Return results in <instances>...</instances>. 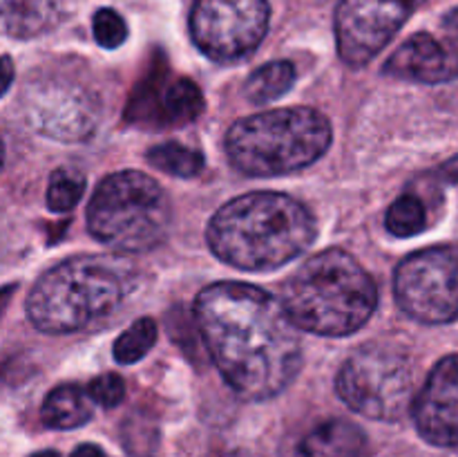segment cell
I'll list each match as a JSON object with an SVG mask.
<instances>
[{"label":"cell","mask_w":458,"mask_h":457,"mask_svg":"<svg viewBox=\"0 0 458 457\" xmlns=\"http://www.w3.org/2000/svg\"><path fill=\"white\" fill-rule=\"evenodd\" d=\"M31 457H61V455H58L56 451H38V453H34Z\"/></svg>","instance_id":"obj_28"},{"label":"cell","mask_w":458,"mask_h":457,"mask_svg":"<svg viewBox=\"0 0 458 457\" xmlns=\"http://www.w3.org/2000/svg\"><path fill=\"white\" fill-rule=\"evenodd\" d=\"M213 457H237V455H213Z\"/></svg>","instance_id":"obj_30"},{"label":"cell","mask_w":458,"mask_h":457,"mask_svg":"<svg viewBox=\"0 0 458 457\" xmlns=\"http://www.w3.org/2000/svg\"><path fill=\"white\" fill-rule=\"evenodd\" d=\"M13 63L12 58L4 56V54H0V97H4L7 94V90L12 88L13 83Z\"/></svg>","instance_id":"obj_26"},{"label":"cell","mask_w":458,"mask_h":457,"mask_svg":"<svg viewBox=\"0 0 458 457\" xmlns=\"http://www.w3.org/2000/svg\"><path fill=\"white\" fill-rule=\"evenodd\" d=\"M63 0H0V36L36 39L58 25Z\"/></svg>","instance_id":"obj_16"},{"label":"cell","mask_w":458,"mask_h":457,"mask_svg":"<svg viewBox=\"0 0 458 457\" xmlns=\"http://www.w3.org/2000/svg\"><path fill=\"white\" fill-rule=\"evenodd\" d=\"M85 392H88L89 401L98 403V406L116 408L125 397V381L114 372H106V375L94 376Z\"/></svg>","instance_id":"obj_24"},{"label":"cell","mask_w":458,"mask_h":457,"mask_svg":"<svg viewBox=\"0 0 458 457\" xmlns=\"http://www.w3.org/2000/svg\"><path fill=\"white\" fill-rule=\"evenodd\" d=\"M132 260L88 254L63 260L38 278L27 296V318L47 334H72L107 321L137 289Z\"/></svg>","instance_id":"obj_3"},{"label":"cell","mask_w":458,"mask_h":457,"mask_svg":"<svg viewBox=\"0 0 458 457\" xmlns=\"http://www.w3.org/2000/svg\"><path fill=\"white\" fill-rule=\"evenodd\" d=\"M335 392L358 415L398 421L416 397L410 354L389 343H365L353 349L335 376Z\"/></svg>","instance_id":"obj_7"},{"label":"cell","mask_w":458,"mask_h":457,"mask_svg":"<svg viewBox=\"0 0 458 457\" xmlns=\"http://www.w3.org/2000/svg\"><path fill=\"white\" fill-rule=\"evenodd\" d=\"M92 31L97 43L106 49L121 47V45L125 43V39H128V25H125L123 16L110 7L98 9V12L94 13Z\"/></svg>","instance_id":"obj_23"},{"label":"cell","mask_w":458,"mask_h":457,"mask_svg":"<svg viewBox=\"0 0 458 457\" xmlns=\"http://www.w3.org/2000/svg\"><path fill=\"white\" fill-rule=\"evenodd\" d=\"M403 312L425 325L458 318V246H429L407 255L394 276Z\"/></svg>","instance_id":"obj_8"},{"label":"cell","mask_w":458,"mask_h":457,"mask_svg":"<svg viewBox=\"0 0 458 457\" xmlns=\"http://www.w3.org/2000/svg\"><path fill=\"white\" fill-rule=\"evenodd\" d=\"M30 124L58 142H83L98 124V101L70 81H45L30 88Z\"/></svg>","instance_id":"obj_11"},{"label":"cell","mask_w":458,"mask_h":457,"mask_svg":"<svg viewBox=\"0 0 458 457\" xmlns=\"http://www.w3.org/2000/svg\"><path fill=\"white\" fill-rule=\"evenodd\" d=\"M4 164V146H3V139H0V170H3Z\"/></svg>","instance_id":"obj_29"},{"label":"cell","mask_w":458,"mask_h":457,"mask_svg":"<svg viewBox=\"0 0 458 457\" xmlns=\"http://www.w3.org/2000/svg\"><path fill=\"white\" fill-rule=\"evenodd\" d=\"M441 27H443L441 40L447 45V49H450V52L458 58V7L445 13Z\"/></svg>","instance_id":"obj_25"},{"label":"cell","mask_w":458,"mask_h":457,"mask_svg":"<svg viewBox=\"0 0 458 457\" xmlns=\"http://www.w3.org/2000/svg\"><path fill=\"white\" fill-rule=\"evenodd\" d=\"M385 74L425 85L447 83L458 76V58L441 39L419 31L389 56Z\"/></svg>","instance_id":"obj_14"},{"label":"cell","mask_w":458,"mask_h":457,"mask_svg":"<svg viewBox=\"0 0 458 457\" xmlns=\"http://www.w3.org/2000/svg\"><path fill=\"white\" fill-rule=\"evenodd\" d=\"M268 21V0H195L191 36L201 54L217 63H231L259 47Z\"/></svg>","instance_id":"obj_9"},{"label":"cell","mask_w":458,"mask_h":457,"mask_svg":"<svg viewBox=\"0 0 458 457\" xmlns=\"http://www.w3.org/2000/svg\"><path fill=\"white\" fill-rule=\"evenodd\" d=\"M282 305L298 330L349 336L374 316L378 287L349 251L334 246L311 255L286 280Z\"/></svg>","instance_id":"obj_4"},{"label":"cell","mask_w":458,"mask_h":457,"mask_svg":"<svg viewBox=\"0 0 458 457\" xmlns=\"http://www.w3.org/2000/svg\"><path fill=\"white\" fill-rule=\"evenodd\" d=\"M385 227L396 237L419 236L428 227V211H425V204L419 197L411 195V193H405V195H401L389 206L387 215H385Z\"/></svg>","instance_id":"obj_21"},{"label":"cell","mask_w":458,"mask_h":457,"mask_svg":"<svg viewBox=\"0 0 458 457\" xmlns=\"http://www.w3.org/2000/svg\"><path fill=\"white\" fill-rule=\"evenodd\" d=\"M85 193L83 173L74 168H58L49 175L47 182V206L54 213H67L81 202Z\"/></svg>","instance_id":"obj_22"},{"label":"cell","mask_w":458,"mask_h":457,"mask_svg":"<svg viewBox=\"0 0 458 457\" xmlns=\"http://www.w3.org/2000/svg\"><path fill=\"white\" fill-rule=\"evenodd\" d=\"M173 204L164 186L139 170L112 173L88 204L94 240L121 254H146L168 237Z\"/></svg>","instance_id":"obj_6"},{"label":"cell","mask_w":458,"mask_h":457,"mask_svg":"<svg viewBox=\"0 0 458 457\" xmlns=\"http://www.w3.org/2000/svg\"><path fill=\"white\" fill-rule=\"evenodd\" d=\"M311 211L284 193L255 191L224 204L208 222L210 251L244 272H273L316 240Z\"/></svg>","instance_id":"obj_2"},{"label":"cell","mask_w":458,"mask_h":457,"mask_svg":"<svg viewBox=\"0 0 458 457\" xmlns=\"http://www.w3.org/2000/svg\"><path fill=\"white\" fill-rule=\"evenodd\" d=\"M210 361L244 401L284 392L302 370V339L282 300L246 282H215L195 298Z\"/></svg>","instance_id":"obj_1"},{"label":"cell","mask_w":458,"mask_h":457,"mask_svg":"<svg viewBox=\"0 0 458 457\" xmlns=\"http://www.w3.org/2000/svg\"><path fill=\"white\" fill-rule=\"evenodd\" d=\"M157 343V323L150 316L137 318L125 332H121L119 339L114 341V358L123 366L137 363L155 348Z\"/></svg>","instance_id":"obj_20"},{"label":"cell","mask_w":458,"mask_h":457,"mask_svg":"<svg viewBox=\"0 0 458 457\" xmlns=\"http://www.w3.org/2000/svg\"><path fill=\"white\" fill-rule=\"evenodd\" d=\"M416 428L432 446L458 444V354L441 358L411 403Z\"/></svg>","instance_id":"obj_12"},{"label":"cell","mask_w":458,"mask_h":457,"mask_svg":"<svg viewBox=\"0 0 458 457\" xmlns=\"http://www.w3.org/2000/svg\"><path fill=\"white\" fill-rule=\"evenodd\" d=\"M148 161L161 173L174 175V177H197L204 170V157L199 151L183 146L179 142H165L152 146L148 151Z\"/></svg>","instance_id":"obj_19"},{"label":"cell","mask_w":458,"mask_h":457,"mask_svg":"<svg viewBox=\"0 0 458 457\" xmlns=\"http://www.w3.org/2000/svg\"><path fill=\"white\" fill-rule=\"evenodd\" d=\"M70 457H107L103 448H98L97 444H81V446L74 448Z\"/></svg>","instance_id":"obj_27"},{"label":"cell","mask_w":458,"mask_h":457,"mask_svg":"<svg viewBox=\"0 0 458 457\" xmlns=\"http://www.w3.org/2000/svg\"><path fill=\"white\" fill-rule=\"evenodd\" d=\"M365 433L347 419H327L298 439L286 457H362Z\"/></svg>","instance_id":"obj_15"},{"label":"cell","mask_w":458,"mask_h":457,"mask_svg":"<svg viewBox=\"0 0 458 457\" xmlns=\"http://www.w3.org/2000/svg\"><path fill=\"white\" fill-rule=\"evenodd\" d=\"M40 419L54 430L79 428L92 419V401L76 384L58 385L45 397Z\"/></svg>","instance_id":"obj_17"},{"label":"cell","mask_w":458,"mask_h":457,"mask_svg":"<svg viewBox=\"0 0 458 457\" xmlns=\"http://www.w3.org/2000/svg\"><path fill=\"white\" fill-rule=\"evenodd\" d=\"M295 76H298V72H295L293 63L271 61L267 65L258 67L249 76L244 94L253 103H271L289 92L291 85L295 83Z\"/></svg>","instance_id":"obj_18"},{"label":"cell","mask_w":458,"mask_h":457,"mask_svg":"<svg viewBox=\"0 0 458 457\" xmlns=\"http://www.w3.org/2000/svg\"><path fill=\"white\" fill-rule=\"evenodd\" d=\"M329 119L313 108H277L235 121L226 133L233 168L250 177L291 175L316 164L331 146Z\"/></svg>","instance_id":"obj_5"},{"label":"cell","mask_w":458,"mask_h":457,"mask_svg":"<svg viewBox=\"0 0 458 457\" xmlns=\"http://www.w3.org/2000/svg\"><path fill=\"white\" fill-rule=\"evenodd\" d=\"M204 112V94L191 79H173L164 83V76L143 81L130 101L128 116L137 124H150L152 128H179Z\"/></svg>","instance_id":"obj_13"},{"label":"cell","mask_w":458,"mask_h":457,"mask_svg":"<svg viewBox=\"0 0 458 457\" xmlns=\"http://www.w3.org/2000/svg\"><path fill=\"white\" fill-rule=\"evenodd\" d=\"M428 0H340L335 7V45L347 65L365 67Z\"/></svg>","instance_id":"obj_10"}]
</instances>
